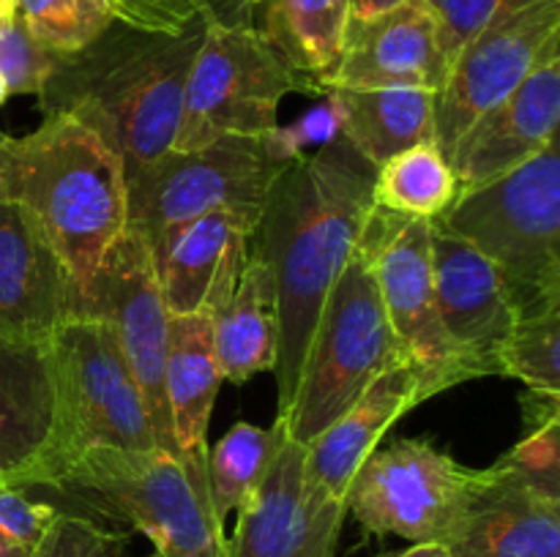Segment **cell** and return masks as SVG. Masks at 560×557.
<instances>
[{"label":"cell","instance_id":"cell-6","mask_svg":"<svg viewBox=\"0 0 560 557\" xmlns=\"http://www.w3.org/2000/svg\"><path fill=\"white\" fill-rule=\"evenodd\" d=\"M495 265L517 320L560 311L558 142L432 218Z\"/></svg>","mask_w":560,"mask_h":557},{"label":"cell","instance_id":"cell-14","mask_svg":"<svg viewBox=\"0 0 560 557\" xmlns=\"http://www.w3.org/2000/svg\"><path fill=\"white\" fill-rule=\"evenodd\" d=\"M235 513L224 557H334L348 506L312 478L306 446L284 437Z\"/></svg>","mask_w":560,"mask_h":557},{"label":"cell","instance_id":"cell-9","mask_svg":"<svg viewBox=\"0 0 560 557\" xmlns=\"http://www.w3.org/2000/svg\"><path fill=\"white\" fill-rule=\"evenodd\" d=\"M284 164L260 137H222L195 151H167L129 183V229L145 240L153 268L195 218L228 205L260 218L268 186Z\"/></svg>","mask_w":560,"mask_h":557},{"label":"cell","instance_id":"cell-7","mask_svg":"<svg viewBox=\"0 0 560 557\" xmlns=\"http://www.w3.org/2000/svg\"><path fill=\"white\" fill-rule=\"evenodd\" d=\"M413 360L399 344L366 257L355 249L312 331L299 386L279 413L290 440L310 446L383 371Z\"/></svg>","mask_w":560,"mask_h":557},{"label":"cell","instance_id":"cell-13","mask_svg":"<svg viewBox=\"0 0 560 557\" xmlns=\"http://www.w3.org/2000/svg\"><path fill=\"white\" fill-rule=\"evenodd\" d=\"M432 222L372 211L359 251L375 276L388 322L399 344L424 369L441 371L454 386L476 380L479 371L457 353L441 325L432 278Z\"/></svg>","mask_w":560,"mask_h":557},{"label":"cell","instance_id":"cell-20","mask_svg":"<svg viewBox=\"0 0 560 557\" xmlns=\"http://www.w3.org/2000/svg\"><path fill=\"white\" fill-rule=\"evenodd\" d=\"M77 317L63 262L31 216L0 200V336L42 342Z\"/></svg>","mask_w":560,"mask_h":557},{"label":"cell","instance_id":"cell-30","mask_svg":"<svg viewBox=\"0 0 560 557\" xmlns=\"http://www.w3.org/2000/svg\"><path fill=\"white\" fill-rule=\"evenodd\" d=\"M560 311L525 317L498 353V375L514 377L528 391L560 396Z\"/></svg>","mask_w":560,"mask_h":557},{"label":"cell","instance_id":"cell-11","mask_svg":"<svg viewBox=\"0 0 560 557\" xmlns=\"http://www.w3.org/2000/svg\"><path fill=\"white\" fill-rule=\"evenodd\" d=\"M552 52H560V0H503L448 69L438 93L435 145L452 151L476 118L517 91Z\"/></svg>","mask_w":560,"mask_h":557},{"label":"cell","instance_id":"cell-27","mask_svg":"<svg viewBox=\"0 0 560 557\" xmlns=\"http://www.w3.org/2000/svg\"><path fill=\"white\" fill-rule=\"evenodd\" d=\"M459 197L457 175L435 142H419L375 169L372 202L377 211L402 218L443 216Z\"/></svg>","mask_w":560,"mask_h":557},{"label":"cell","instance_id":"cell-1","mask_svg":"<svg viewBox=\"0 0 560 557\" xmlns=\"http://www.w3.org/2000/svg\"><path fill=\"white\" fill-rule=\"evenodd\" d=\"M375 169L345 137H337L290 158L268 186L249 251L266 262L277 293L279 413L288 410L299 386L323 304L353 260L375 211Z\"/></svg>","mask_w":560,"mask_h":557},{"label":"cell","instance_id":"cell-5","mask_svg":"<svg viewBox=\"0 0 560 557\" xmlns=\"http://www.w3.org/2000/svg\"><path fill=\"white\" fill-rule=\"evenodd\" d=\"M44 489L137 530L159 557H224L228 535L211 502L208 478H191L173 453L98 448L60 470Z\"/></svg>","mask_w":560,"mask_h":557},{"label":"cell","instance_id":"cell-45","mask_svg":"<svg viewBox=\"0 0 560 557\" xmlns=\"http://www.w3.org/2000/svg\"><path fill=\"white\" fill-rule=\"evenodd\" d=\"M0 134H3V131H0Z\"/></svg>","mask_w":560,"mask_h":557},{"label":"cell","instance_id":"cell-8","mask_svg":"<svg viewBox=\"0 0 560 557\" xmlns=\"http://www.w3.org/2000/svg\"><path fill=\"white\" fill-rule=\"evenodd\" d=\"M290 93L326 96L284 60L266 31L228 22L211 9L186 80L173 151H195L222 137L266 134L279 126V104Z\"/></svg>","mask_w":560,"mask_h":557},{"label":"cell","instance_id":"cell-26","mask_svg":"<svg viewBox=\"0 0 560 557\" xmlns=\"http://www.w3.org/2000/svg\"><path fill=\"white\" fill-rule=\"evenodd\" d=\"M348 27L350 0H273L266 36L293 69L323 87L337 69Z\"/></svg>","mask_w":560,"mask_h":557},{"label":"cell","instance_id":"cell-42","mask_svg":"<svg viewBox=\"0 0 560 557\" xmlns=\"http://www.w3.org/2000/svg\"><path fill=\"white\" fill-rule=\"evenodd\" d=\"M11 93H9V85H5V80L3 76H0V109H3V104H5V98H9Z\"/></svg>","mask_w":560,"mask_h":557},{"label":"cell","instance_id":"cell-34","mask_svg":"<svg viewBox=\"0 0 560 557\" xmlns=\"http://www.w3.org/2000/svg\"><path fill=\"white\" fill-rule=\"evenodd\" d=\"M58 506L33 500L31 489L0 481V557H31Z\"/></svg>","mask_w":560,"mask_h":557},{"label":"cell","instance_id":"cell-35","mask_svg":"<svg viewBox=\"0 0 560 557\" xmlns=\"http://www.w3.org/2000/svg\"><path fill=\"white\" fill-rule=\"evenodd\" d=\"M337 137H342V107H339L334 91H326L320 104L306 109L290 126H273L271 131L262 134V142L279 164H288L290 158L315 151Z\"/></svg>","mask_w":560,"mask_h":557},{"label":"cell","instance_id":"cell-36","mask_svg":"<svg viewBox=\"0 0 560 557\" xmlns=\"http://www.w3.org/2000/svg\"><path fill=\"white\" fill-rule=\"evenodd\" d=\"M438 20L441 47L452 69L459 49L492 20L503 0H427Z\"/></svg>","mask_w":560,"mask_h":557},{"label":"cell","instance_id":"cell-17","mask_svg":"<svg viewBox=\"0 0 560 557\" xmlns=\"http://www.w3.org/2000/svg\"><path fill=\"white\" fill-rule=\"evenodd\" d=\"M448 60L427 0H402L348 27L342 55L323 87H424L441 93Z\"/></svg>","mask_w":560,"mask_h":557},{"label":"cell","instance_id":"cell-31","mask_svg":"<svg viewBox=\"0 0 560 557\" xmlns=\"http://www.w3.org/2000/svg\"><path fill=\"white\" fill-rule=\"evenodd\" d=\"M31 557H129V533L58 508Z\"/></svg>","mask_w":560,"mask_h":557},{"label":"cell","instance_id":"cell-15","mask_svg":"<svg viewBox=\"0 0 560 557\" xmlns=\"http://www.w3.org/2000/svg\"><path fill=\"white\" fill-rule=\"evenodd\" d=\"M560 120V52L541 60L523 85L487 109L446 153L459 194L514 173L556 142Z\"/></svg>","mask_w":560,"mask_h":557},{"label":"cell","instance_id":"cell-25","mask_svg":"<svg viewBox=\"0 0 560 557\" xmlns=\"http://www.w3.org/2000/svg\"><path fill=\"white\" fill-rule=\"evenodd\" d=\"M255 224V218H249L246 213L219 205L195 218L189 227L180 229V235L164 257L162 268L156 271L170 315L202 311L208 289L217 278L230 240L238 233H246L252 238Z\"/></svg>","mask_w":560,"mask_h":557},{"label":"cell","instance_id":"cell-19","mask_svg":"<svg viewBox=\"0 0 560 557\" xmlns=\"http://www.w3.org/2000/svg\"><path fill=\"white\" fill-rule=\"evenodd\" d=\"M448 388H454V382L446 375L424 369L416 360L383 371L320 437L306 446L310 475L334 500L345 502L355 470L381 446L386 431L416 404Z\"/></svg>","mask_w":560,"mask_h":557},{"label":"cell","instance_id":"cell-21","mask_svg":"<svg viewBox=\"0 0 560 557\" xmlns=\"http://www.w3.org/2000/svg\"><path fill=\"white\" fill-rule=\"evenodd\" d=\"M443 546L452 557H560V500L492 464Z\"/></svg>","mask_w":560,"mask_h":557},{"label":"cell","instance_id":"cell-12","mask_svg":"<svg viewBox=\"0 0 560 557\" xmlns=\"http://www.w3.org/2000/svg\"><path fill=\"white\" fill-rule=\"evenodd\" d=\"M80 317H96L113 325L145 402L156 446L178 457L164 391L170 311L164 306L151 251L135 229L126 227V233L104 254Z\"/></svg>","mask_w":560,"mask_h":557},{"label":"cell","instance_id":"cell-28","mask_svg":"<svg viewBox=\"0 0 560 557\" xmlns=\"http://www.w3.org/2000/svg\"><path fill=\"white\" fill-rule=\"evenodd\" d=\"M284 437H288V429H284L282 418L273 420V426H268V429L238 420L224 431L217 446L208 448V489H211L213 511L222 522L260 484L262 473L282 448Z\"/></svg>","mask_w":560,"mask_h":557},{"label":"cell","instance_id":"cell-10","mask_svg":"<svg viewBox=\"0 0 560 557\" xmlns=\"http://www.w3.org/2000/svg\"><path fill=\"white\" fill-rule=\"evenodd\" d=\"M481 470L465 467L427 437L377 446L355 470L348 511L370 535L443 544L463 519Z\"/></svg>","mask_w":560,"mask_h":557},{"label":"cell","instance_id":"cell-33","mask_svg":"<svg viewBox=\"0 0 560 557\" xmlns=\"http://www.w3.org/2000/svg\"><path fill=\"white\" fill-rule=\"evenodd\" d=\"M495 467L528 489L560 500V420L530 429L525 440L498 459Z\"/></svg>","mask_w":560,"mask_h":557},{"label":"cell","instance_id":"cell-3","mask_svg":"<svg viewBox=\"0 0 560 557\" xmlns=\"http://www.w3.org/2000/svg\"><path fill=\"white\" fill-rule=\"evenodd\" d=\"M0 200L42 229L74 284L80 317L104 254L129 227L120 158L71 115H44L31 134H0Z\"/></svg>","mask_w":560,"mask_h":557},{"label":"cell","instance_id":"cell-44","mask_svg":"<svg viewBox=\"0 0 560 557\" xmlns=\"http://www.w3.org/2000/svg\"><path fill=\"white\" fill-rule=\"evenodd\" d=\"M153 557H159V555H153Z\"/></svg>","mask_w":560,"mask_h":557},{"label":"cell","instance_id":"cell-43","mask_svg":"<svg viewBox=\"0 0 560 557\" xmlns=\"http://www.w3.org/2000/svg\"><path fill=\"white\" fill-rule=\"evenodd\" d=\"M246 3H262V0H246Z\"/></svg>","mask_w":560,"mask_h":557},{"label":"cell","instance_id":"cell-41","mask_svg":"<svg viewBox=\"0 0 560 557\" xmlns=\"http://www.w3.org/2000/svg\"><path fill=\"white\" fill-rule=\"evenodd\" d=\"M16 11V0H0V20L11 16Z\"/></svg>","mask_w":560,"mask_h":557},{"label":"cell","instance_id":"cell-16","mask_svg":"<svg viewBox=\"0 0 560 557\" xmlns=\"http://www.w3.org/2000/svg\"><path fill=\"white\" fill-rule=\"evenodd\" d=\"M430 246L443 331L479 377L498 375V353L517 322V311L495 265L438 222H432Z\"/></svg>","mask_w":560,"mask_h":557},{"label":"cell","instance_id":"cell-37","mask_svg":"<svg viewBox=\"0 0 560 557\" xmlns=\"http://www.w3.org/2000/svg\"><path fill=\"white\" fill-rule=\"evenodd\" d=\"M113 5L124 25L178 33L189 27L202 11L211 9V0H113Z\"/></svg>","mask_w":560,"mask_h":557},{"label":"cell","instance_id":"cell-4","mask_svg":"<svg viewBox=\"0 0 560 557\" xmlns=\"http://www.w3.org/2000/svg\"><path fill=\"white\" fill-rule=\"evenodd\" d=\"M52 388V429L20 489H44L71 462L98 448L153 451L151 418L113 325L71 317L44 344Z\"/></svg>","mask_w":560,"mask_h":557},{"label":"cell","instance_id":"cell-18","mask_svg":"<svg viewBox=\"0 0 560 557\" xmlns=\"http://www.w3.org/2000/svg\"><path fill=\"white\" fill-rule=\"evenodd\" d=\"M202 311L211 317L213 353L222 380L246 382L277 369V293L266 262L249 251V235L230 240Z\"/></svg>","mask_w":560,"mask_h":557},{"label":"cell","instance_id":"cell-2","mask_svg":"<svg viewBox=\"0 0 560 557\" xmlns=\"http://www.w3.org/2000/svg\"><path fill=\"white\" fill-rule=\"evenodd\" d=\"M208 11L178 33L115 22L91 47L58 55L38 93L44 115H71L120 158L126 183L173 151Z\"/></svg>","mask_w":560,"mask_h":557},{"label":"cell","instance_id":"cell-24","mask_svg":"<svg viewBox=\"0 0 560 557\" xmlns=\"http://www.w3.org/2000/svg\"><path fill=\"white\" fill-rule=\"evenodd\" d=\"M334 96L342 107V137L375 167L419 142H435V91L334 87Z\"/></svg>","mask_w":560,"mask_h":557},{"label":"cell","instance_id":"cell-32","mask_svg":"<svg viewBox=\"0 0 560 557\" xmlns=\"http://www.w3.org/2000/svg\"><path fill=\"white\" fill-rule=\"evenodd\" d=\"M58 55L44 49L27 33L20 16L11 14L0 20V76L9 85V93L38 96L47 85Z\"/></svg>","mask_w":560,"mask_h":557},{"label":"cell","instance_id":"cell-23","mask_svg":"<svg viewBox=\"0 0 560 557\" xmlns=\"http://www.w3.org/2000/svg\"><path fill=\"white\" fill-rule=\"evenodd\" d=\"M52 388L42 342L0 336V481L20 486L47 448Z\"/></svg>","mask_w":560,"mask_h":557},{"label":"cell","instance_id":"cell-29","mask_svg":"<svg viewBox=\"0 0 560 557\" xmlns=\"http://www.w3.org/2000/svg\"><path fill=\"white\" fill-rule=\"evenodd\" d=\"M14 14L52 55L80 52L118 22L113 0H16Z\"/></svg>","mask_w":560,"mask_h":557},{"label":"cell","instance_id":"cell-39","mask_svg":"<svg viewBox=\"0 0 560 557\" xmlns=\"http://www.w3.org/2000/svg\"><path fill=\"white\" fill-rule=\"evenodd\" d=\"M397 3H402V0H350V25H359V22L370 20V16L381 14Z\"/></svg>","mask_w":560,"mask_h":557},{"label":"cell","instance_id":"cell-40","mask_svg":"<svg viewBox=\"0 0 560 557\" xmlns=\"http://www.w3.org/2000/svg\"><path fill=\"white\" fill-rule=\"evenodd\" d=\"M386 557H452L448 555V549L443 544H410L408 549L402 552H394V555H386Z\"/></svg>","mask_w":560,"mask_h":557},{"label":"cell","instance_id":"cell-38","mask_svg":"<svg viewBox=\"0 0 560 557\" xmlns=\"http://www.w3.org/2000/svg\"><path fill=\"white\" fill-rule=\"evenodd\" d=\"M520 402H523V407H525V424H528V429H536V426H545V424H552V420H560V396L558 393L525 391Z\"/></svg>","mask_w":560,"mask_h":557},{"label":"cell","instance_id":"cell-22","mask_svg":"<svg viewBox=\"0 0 560 557\" xmlns=\"http://www.w3.org/2000/svg\"><path fill=\"white\" fill-rule=\"evenodd\" d=\"M219 386H222V371H219L217 353H213L208 311L170 315L164 391H167L178 457L191 478H208L206 431Z\"/></svg>","mask_w":560,"mask_h":557}]
</instances>
